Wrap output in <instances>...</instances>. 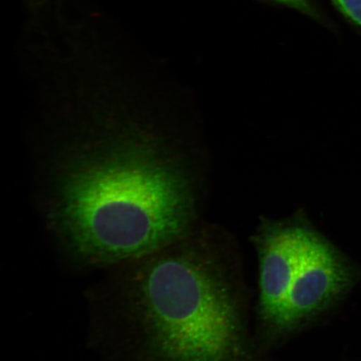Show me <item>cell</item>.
Segmentation results:
<instances>
[{
  "instance_id": "obj_3",
  "label": "cell",
  "mask_w": 361,
  "mask_h": 361,
  "mask_svg": "<svg viewBox=\"0 0 361 361\" xmlns=\"http://www.w3.org/2000/svg\"><path fill=\"white\" fill-rule=\"evenodd\" d=\"M252 242L259 259L256 344L260 352L314 326L360 277L353 262L301 209L284 219L262 218Z\"/></svg>"
},
{
  "instance_id": "obj_2",
  "label": "cell",
  "mask_w": 361,
  "mask_h": 361,
  "mask_svg": "<svg viewBox=\"0 0 361 361\" xmlns=\"http://www.w3.org/2000/svg\"><path fill=\"white\" fill-rule=\"evenodd\" d=\"M234 243L207 225L157 259L141 283L149 334L166 361H252L247 302Z\"/></svg>"
},
{
  "instance_id": "obj_4",
  "label": "cell",
  "mask_w": 361,
  "mask_h": 361,
  "mask_svg": "<svg viewBox=\"0 0 361 361\" xmlns=\"http://www.w3.org/2000/svg\"><path fill=\"white\" fill-rule=\"evenodd\" d=\"M343 16L361 31V0H331Z\"/></svg>"
},
{
  "instance_id": "obj_1",
  "label": "cell",
  "mask_w": 361,
  "mask_h": 361,
  "mask_svg": "<svg viewBox=\"0 0 361 361\" xmlns=\"http://www.w3.org/2000/svg\"><path fill=\"white\" fill-rule=\"evenodd\" d=\"M73 161L59 182L57 216L68 241L85 258H137L191 232V180L155 146L125 140Z\"/></svg>"
},
{
  "instance_id": "obj_5",
  "label": "cell",
  "mask_w": 361,
  "mask_h": 361,
  "mask_svg": "<svg viewBox=\"0 0 361 361\" xmlns=\"http://www.w3.org/2000/svg\"><path fill=\"white\" fill-rule=\"evenodd\" d=\"M273 1L292 8L293 10L303 13L306 16H317V12L315 11L310 0H273Z\"/></svg>"
}]
</instances>
